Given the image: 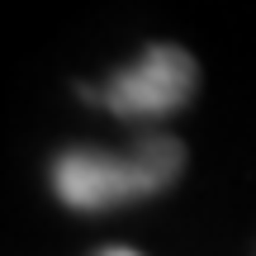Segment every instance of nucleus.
<instances>
[{"mask_svg":"<svg viewBox=\"0 0 256 256\" xmlns=\"http://www.w3.org/2000/svg\"><path fill=\"white\" fill-rule=\"evenodd\" d=\"M194 81H200V72H194L190 52H180L171 43H156V48H147V57L138 66L119 72L104 86L100 104L110 114H119V119H162V114L180 110L194 95Z\"/></svg>","mask_w":256,"mask_h":256,"instance_id":"f03ea898","label":"nucleus"},{"mask_svg":"<svg viewBox=\"0 0 256 256\" xmlns=\"http://www.w3.org/2000/svg\"><path fill=\"white\" fill-rule=\"evenodd\" d=\"M185 166V147L176 138H147L128 156L66 152L52 162V190L72 209H114L166 190Z\"/></svg>","mask_w":256,"mask_h":256,"instance_id":"f257e3e1","label":"nucleus"}]
</instances>
